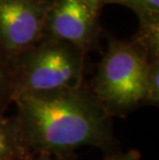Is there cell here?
Masks as SVG:
<instances>
[{"instance_id": "obj_1", "label": "cell", "mask_w": 159, "mask_h": 160, "mask_svg": "<svg viewBox=\"0 0 159 160\" xmlns=\"http://www.w3.org/2000/svg\"><path fill=\"white\" fill-rule=\"evenodd\" d=\"M13 102L17 123L32 154L65 157L88 146L114 149L112 117L84 85L22 93Z\"/></svg>"}, {"instance_id": "obj_2", "label": "cell", "mask_w": 159, "mask_h": 160, "mask_svg": "<svg viewBox=\"0 0 159 160\" xmlns=\"http://www.w3.org/2000/svg\"><path fill=\"white\" fill-rule=\"evenodd\" d=\"M86 54L69 42L42 37L8 63L13 98L28 92L82 86Z\"/></svg>"}, {"instance_id": "obj_3", "label": "cell", "mask_w": 159, "mask_h": 160, "mask_svg": "<svg viewBox=\"0 0 159 160\" xmlns=\"http://www.w3.org/2000/svg\"><path fill=\"white\" fill-rule=\"evenodd\" d=\"M149 58L134 42L112 39L98 65L91 92L111 117L144 104Z\"/></svg>"}, {"instance_id": "obj_4", "label": "cell", "mask_w": 159, "mask_h": 160, "mask_svg": "<svg viewBox=\"0 0 159 160\" xmlns=\"http://www.w3.org/2000/svg\"><path fill=\"white\" fill-rule=\"evenodd\" d=\"M52 0H0V55L9 63L35 46Z\"/></svg>"}, {"instance_id": "obj_5", "label": "cell", "mask_w": 159, "mask_h": 160, "mask_svg": "<svg viewBox=\"0 0 159 160\" xmlns=\"http://www.w3.org/2000/svg\"><path fill=\"white\" fill-rule=\"evenodd\" d=\"M98 13L89 0H52L42 37L69 42L88 53L97 36Z\"/></svg>"}, {"instance_id": "obj_6", "label": "cell", "mask_w": 159, "mask_h": 160, "mask_svg": "<svg viewBox=\"0 0 159 160\" xmlns=\"http://www.w3.org/2000/svg\"><path fill=\"white\" fill-rule=\"evenodd\" d=\"M29 154L16 118L0 115V160H20Z\"/></svg>"}, {"instance_id": "obj_7", "label": "cell", "mask_w": 159, "mask_h": 160, "mask_svg": "<svg viewBox=\"0 0 159 160\" xmlns=\"http://www.w3.org/2000/svg\"><path fill=\"white\" fill-rule=\"evenodd\" d=\"M159 103V57L149 59L145 82L144 104L158 105Z\"/></svg>"}, {"instance_id": "obj_8", "label": "cell", "mask_w": 159, "mask_h": 160, "mask_svg": "<svg viewBox=\"0 0 159 160\" xmlns=\"http://www.w3.org/2000/svg\"><path fill=\"white\" fill-rule=\"evenodd\" d=\"M137 13L141 23L159 21V0H123Z\"/></svg>"}, {"instance_id": "obj_9", "label": "cell", "mask_w": 159, "mask_h": 160, "mask_svg": "<svg viewBox=\"0 0 159 160\" xmlns=\"http://www.w3.org/2000/svg\"><path fill=\"white\" fill-rule=\"evenodd\" d=\"M12 101L13 93L9 66L0 55V115H4L6 108Z\"/></svg>"}, {"instance_id": "obj_10", "label": "cell", "mask_w": 159, "mask_h": 160, "mask_svg": "<svg viewBox=\"0 0 159 160\" xmlns=\"http://www.w3.org/2000/svg\"><path fill=\"white\" fill-rule=\"evenodd\" d=\"M104 160H141V153L134 149L126 152H112Z\"/></svg>"}, {"instance_id": "obj_11", "label": "cell", "mask_w": 159, "mask_h": 160, "mask_svg": "<svg viewBox=\"0 0 159 160\" xmlns=\"http://www.w3.org/2000/svg\"><path fill=\"white\" fill-rule=\"evenodd\" d=\"M20 160H73L72 156H65V157H60V156H50V155H42V154H29L26 157Z\"/></svg>"}, {"instance_id": "obj_12", "label": "cell", "mask_w": 159, "mask_h": 160, "mask_svg": "<svg viewBox=\"0 0 159 160\" xmlns=\"http://www.w3.org/2000/svg\"><path fill=\"white\" fill-rule=\"evenodd\" d=\"M89 2L98 11H100V8L103 5L109 4V3H121V4H123V0H89Z\"/></svg>"}]
</instances>
